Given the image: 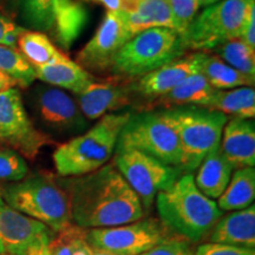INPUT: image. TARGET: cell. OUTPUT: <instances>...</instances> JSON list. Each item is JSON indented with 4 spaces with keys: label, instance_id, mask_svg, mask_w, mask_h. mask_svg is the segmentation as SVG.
<instances>
[{
    "label": "cell",
    "instance_id": "4",
    "mask_svg": "<svg viewBox=\"0 0 255 255\" xmlns=\"http://www.w3.org/2000/svg\"><path fill=\"white\" fill-rule=\"evenodd\" d=\"M5 202L21 214L59 233L72 223L66 190L44 174L26 176L19 182L0 186Z\"/></svg>",
    "mask_w": 255,
    "mask_h": 255
},
{
    "label": "cell",
    "instance_id": "13",
    "mask_svg": "<svg viewBox=\"0 0 255 255\" xmlns=\"http://www.w3.org/2000/svg\"><path fill=\"white\" fill-rule=\"evenodd\" d=\"M34 109L44 126L59 132H78L88 128L77 102L55 87H39L34 92Z\"/></svg>",
    "mask_w": 255,
    "mask_h": 255
},
{
    "label": "cell",
    "instance_id": "20",
    "mask_svg": "<svg viewBox=\"0 0 255 255\" xmlns=\"http://www.w3.org/2000/svg\"><path fill=\"white\" fill-rule=\"evenodd\" d=\"M34 72L39 81L46 83L50 87L71 91L73 95L79 94L95 81L90 72L68 56L46 65L36 66Z\"/></svg>",
    "mask_w": 255,
    "mask_h": 255
},
{
    "label": "cell",
    "instance_id": "14",
    "mask_svg": "<svg viewBox=\"0 0 255 255\" xmlns=\"http://www.w3.org/2000/svg\"><path fill=\"white\" fill-rule=\"evenodd\" d=\"M115 77L107 82L94 81L76 96L79 109L87 120L102 119L105 115L123 110L132 103L135 92L131 79Z\"/></svg>",
    "mask_w": 255,
    "mask_h": 255
},
{
    "label": "cell",
    "instance_id": "31",
    "mask_svg": "<svg viewBox=\"0 0 255 255\" xmlns=\"http://www.w3.org/2000/svg\"><path fill=\"white\" fill-rule=\"evenodd\" d=\"M56 0H19L24 23L33 31H52L55 21Z\"/></svg>",
    "mask_w": 255,
    "mask_h": 255
},
{
    "label": "cell",
    "instance_id": "6",
    "mask_svg": "<svg viewBox=\"0 0 255 255\" xmlns=\"http://www.w3.org/2000/svg\"><path fill=\"white\" fill-rule=\"evenodd\" d=\"M186 51L182 38L174 30L150 28L124 44L115 57L110 73L133 81L184 56Z\"/></svg>",
    "mask_w": 255,
    "mask_h": 255
},
{
    "label": "cell",
    "instance_id": "32",
    "mask_svg": "<svg viewBox=\"0 0 255 255\" xmlns=\"http://www.w3.org/2000/svg\"><path fill=\"white\" fill-rule=\"evenodd\" d=\"M28 175L26 161L12 149L0 146V183H13Z\"/></svg>",
    "mask_w": 255,
    "mask_h": 255
},
{
    "label": "cell",
    "instance_id": "10",
    "mask_svg": "<svg viewBox=\"0 0 255 255\" xmlns=\"http://www.w3.org/2000/svg\"><path fill=\"white\" fill-rule=\"evenodd\" d=\"M51 143L50 136L32 123L20 91L15 87L0 91V146L33 161L41 148Z\"/></svg>",
    "mask_w": 255,
    "mask_h": 255
},
{
    "label": "cell",
    "instance_id": "39",
    "mask_svg": "<svg viewBox=\"0 0 255 255\" xmlns=\"http://www.w3.org/2000/svg\"><path fill=\"white\" fill-rule=\"evenodd\" d=\"M85 1H94L97 2V4L103 5L108 11H120L122 9V0H85Z\"/></svg>",
    "mask_w": 255,
    "mask_h": 255
},
{
    "label": "cell",
    "instance_id": "33",
    "mask_svg": "<svg viewBox=\"0 0 255 255\" xmlns=\"http://www.w3.org/2000/svg\"><path fill=\"white\" fill-rule=\"evenodd\" d=\"M167 1L170 8L173 30L182 38L197 15L201 7L200 1L199 0H167Z\"/></svg>",
    "mask_w": 255,
    "mask_h": 255
},
{
    "label": "cell",
    "instance_id": "40",
    "mask_svg": "<svg viewBox=\"0 0 255 255\" xmlns=\"http://www.w3.org/2000/svg\"><path fill=\"white\" fill-rule=\"evenodd\" d=\"M13 87H15V83L11 78H8L7 76L4 75V73L0 72V91H4L6 89Z\"/></svg>",
    "mask_w": 255,
    "mask_h": 255
},
{
    "label": "cell",
    "instance_id": "19",
    "mask_svg": "<svg viewBox=\"0 0 255 255\" xmlns=\"http://www.w3.org/2000/svg\"><path fill=\"white\" fill-rule=\"evenodd\" d=\"M123 23L130 39L143 31L164 27L173 30L170 8L167 0H142L121 9Z\"/></svg>",
    "mask_w": 255,
    "mask_h": 255
},
{
    "label": "cell",
    "instance_id": "30",
    "mask_svg": "<svg viewBox=\"0 0 255 255\" xmlns=\"http://www.w3.org/2000/svg\"><path fill=\"white\" fill-rule=\"evenodd\" d=\"M216 56L237 71L255 78V49L241 39H232L214 50Z\"/></svg>",
    "mask_w": 255,
    "mask_h": 255
},
{
    "label": "cell",
    "instance_id": "35",
    "mask_svg": "<svg viewBox=\"0 0 255 255\" xmlns=\"http://www.w3.org/2000/svg\"><path fill=\"white\" fill-rule=\"evenodd\" d=\"M25 30L26 28L19 26L11 18L0 12V45L17 47L19 37Z\"/></svg>",
    "mask_w": 255,
    "mask_h": 255
},
{
    "label": "cell",
    "instance_id": "22",
    "mask_svg": "<svg viewBox=\"0 0 255 255\" xmlns=\"http://www.w3.org/2000/svg\"><path fill=\"white\" fill-rule=\"evenodd\" d=\"M195 180L196 187L203 195L219 199L231 181L233 168L223 156L220 146L210 151L199 165Z\"/></svg>",
    "mask_w": 255,
    "mask_h": 255
},
{
    "label": "cell",
    "instance_id": "17",
    "mask_svg": "<svg viewBox=\"0 0 255 255\" xmlns=\"http://www.w3.org/2000/svg\"><path fill=\"white\" fill-rule=\"evenodd\" d=\"M220 149L233 169L254 167V121L242 119H232L228 121L223 128Z\"/></svg>",
    "mask_w": 255,
    "mask_h": 255
},
{
    "label": "cell",
    "instance_id": "24",
    "mask_svg": "<svg viewBox=\"0 0 255 255\" xmlns=\"http://www.w3.org/2000/svg\"><path fill=\"white\" fill-rule=\"evenodd\" d=\"M205 109L231 115L233 119L253 120L255 116V91L251 87L216 90Z\"/></svg>",
    "mask_w": 255,
    "mask_h": 255
},
{
    "label": "cell",
    "instance_id": "44",
    "mask_svg": "<svg viewBox=\"0 0 255 255\" xmlns=\"http://www.w3.org/2000/svg\"><path fill=\"white\" fill-rule=\"evenodd\" d=\"M5 1H6V0H0V7H1V6L5 4Z\"/></svg>",
    "mask_w": 255,
    "mask_h": 255
},
{
    "label": "cell",
    "instance_id": "29",
    "mask_svg": "<svg viewBox=\"0 0 255 255\" xmlns=\"http://www.w3.org/2000/svg\"><path fill=\"white\" fill-rule=\"evenodd\" d=\"M0 72L21 88H27L36 81L34 68L19 52L17 47L0 45Z\"/></svg>",
    "mask_w": 255,
    "mask_h": 255
},
{
    "label": "cell",
    "instance_id": "43",
    "mask_svg": "<svg viewBox=\"0 0 255 255\" xmlns=\"http://www.w3.org/2000/svg\"><path fill=\"white\" fill-rule=\"evenodd\" d=\"M92 251H94V255H116L114 253H110V252H105V251H102V250H96V248H92Z\"/></svg>",
    "mask_w": 255,
    "mask_h": 255
},
{
    "label": "cell",
    "instance_id": "7",
    "mask_svg": "<svg viewBox=\"0 0 255 255\" xmlns=\"http://www.w3.org/2000/svg\"><path fill=\"white\" fill-rule=\"evenodd\" d=\"M253 8L255 0H221L208 6L196 15L184 33V47L207 53L240 38L247 15Z\"/></svg>",
    "mask_w": 255,
    "mask_h": 255
},
{
    "label": "cell",
    "instance_id": "36",
    "mask_svg": "<svg viewBox=\"0 0 255 255\" xmlns=\"http://www.w3.org/2000/svg\"><path fill=\"white\" fill-rule=\"evenodd\" d=\"M194 255H255V251L209 242V244L201 245L200 247H197L194 252Z\"/></svg>",
    "mask_w": 255,
    "mask_h": 255
},
{
    "label": "cell",
    "instance_id": "38",
    "mask_svg": "<svg viewBox=\"0 0 255 255\" xmlns=\"http://www.w3.org/2000/svg\"><path fill=\"white\" fill-rule=\"evenodd\" d=\"M53 234H55V233H49V234L40 237L33 245H32V247L28 250L26 255H50L49 244Z\"/></svg>",
    "mask_w": 255,
    "mask_h": 255
},
{
    "label": "cell",
    "instance_id": "42",
    "mask_svg": "<svg viewBox=\"0 0 255 255\" xmlns=\"http://www.w3.org/2000/svg\"><path fill=\"white\" fill-rule=\"evenodd\" d=\"M139 1H142V0H122V5H123L122 8L130 7V6H132L133 4H136V2H139Z\"/></svg>",
    "mask_w": 255,
    "mask_h": 255
},
{
    "label": "cell",
    "instance_id": "12",
    "mask_svg": "<svg viewBox=\"0 0 255 255\" xmlns=\"http://www.w3.org/2000/svg\"><path fill=\"white\" fill-rule=\"evenodd\" d=\"M130 40L120 11H108L94 37L77 55V64L88 72L110 73L115 57Z\"/></svg>",
    "mask_w": 255,
    "mask_h": 255
},
{
    "label": "cell",
    "instance_id": "8",
    "mask_svg": "<svg viewBox=\"0 0 255 255\" xmlns=\"http://www.w3.org/2000/svg\"><path fill=\"white\" fill-rule=\"evenodd\" d=\"M116 148L136 149L162 163L180 167L181 149L177 132L164 110H143L130 115Z\"/></svg>",
    "mask_w": 255,
    "mask_h": 255
},
{
    "label": "cell",
    "instance_id": "18",
    "mask_svg": "<svg viewBox=\"0 0 255 255\" xmlns=\"http://www.w3.org/2000/svg\"><path fill=\"white\" fill-rule=\"evenodd\" d=\"M212 244L228 245L248 250L255 248V207L232 212L221 216L210 231Z\"/></svg>",
    "mask_w": 255,
    "mask_h": 255
},
{
    "label": "cell",
    "instance_id": "28",
    "mask_svg": "<svg viewBox=\"0 0 255 255\" xmlns=\"http://www.w3.org/2000/svg\"><path fill=\"white\" fill-rule=\"evenodd\" d=\"M49 253L50 255H94V251L87 241L85 229L71 223L62 232L52 235Z\"/></svg>",
    "mask_w": 255,
    "mask_h": 255
},
{
    "label": "cell",
    "instance_id": "5",
    "mask_svg": "<svg viewBox=\"0 0 255 255\" xmlns=\"http://www.w3.org/2000/svg\"><path fill=\"white\" fill-rule=\"evenodd\" d=\"M177 132L181 149L180 169L193 173L210 151L220 146L227 116L200 107L163 109Z\"/></svg>",
    "mask_w": 255,
    "mask_h": 255
},
{
    "label": "cell",
    "instance_id": "23",
    "mask_svg": "<svg viewBox=\"0 0 255 255\" xmlns=\"http://www.w3.org/2000/svg\"><path fill=\"white\" fill-rule=\"evenodd\" d=\"M88 21L87 9L76 0H56L52 31L64 49H69Z\"/></svg>",
    "mask_w": 255,
    "mask_h": 255
},
{
    "label": "cell",
    "instance_id": "16",
    "mask_svg": "<svg viewBox=\"0 0 255 255\" xmlns=\"http://www.w3.org/2000/svg\"><path fill=\"white\" fill-rule=\"evenodd\" d=\"M49 233L53 232L12 208L0 195V255H26L32 245Z\"/></svg>",
    "mask_w": 255,
    "mask_h": 255
},
{
    "label": "cell",
    "instance_id": "37",
    "mask_svg": "<svg viewBox=\"0 0 255 255\" xmlns=\"http://www.w3.org/2000/svg\"><path fill=\"white\" fill-rule=\"evenodd\" d=\"M239 39L245 41L252 49H255V8L248 13Z\"/></svg>",
    "mask_w": 255,
    "mask_h": 255
},
{
    "label": "cell",
    "instance_id": "41",
    "mask_svg": "<svg viewBox=\"0 0 255 255\" xmlns=\"http://www.w3.org/2000/svg\"><path fill=\"white\" fill-rule=\"evenodd\" d=\"M200 1V6H206V7H208L210 5H214L216 2L221 1V0H199Z\"/></svg>",
    "mask_w": 255,
    "mask_h": 255
},
{
    "label": "cell",
    "instance_id": "3",
    "mask_svg": "<svg viewBox=\"0 0 255 255\" xmlns=\"http://www.w3.org/2000/svg\"><path fill=\"white\" fill-rule=\"evenodd\" d=\"M130 115L129 111L105 115L84 133L57 146L52 158L59 176H83L108 164Z\"/></svg>",
    "mask_w": 255,
    "mask_h": 255
},
{
    "label": "cell",
    "instance_id": "26",
    "mask_svg": "<svg viewBox=\"0 0 255 255\" xmlns=\"http://www.w3.org/2000/svg\"><path fill=\"white\" fill-rule=\"evenodd\" d=\"M200 73L215 90L254 87L255 78L237 71L216 55H207L201 63Z\"/></svg>",
    "mask_w": 255,
    "mask_h": 255
},
{
    "label": "cell",
    "instance_id": "15",
    "mask_svg": "<svg viewBox=\"0 0 255 255\" xmlns=\"http://www.w3.org/2000/svg\"><path fill=\"white\" fill-rule=\"evenodd\" d=\"M205 56V52H194L171 60L152 72L146 73L143 77L133 79L132 90L136 96H141L152 103L170 92L190 76L199 73Z\"/></svg>",
    "mask_w": 255,
    "mask_h": 255
},
{
    "label": "cell",
    "instance_id": "9",
    "mask_svg": "<svg viewBox=\"0 0 255 255\" xmlns=\"http://www.w3.org/2000/svg\"><path fill=\"white\" fill-rule=\"evenodd\" d=\"M114 165L141 200L144 209L154 203L159 191L168 189L183 173L136 149L116 148Z\"/></svg>",
    "mask_w": 255,
    "mask_h": 255
},
{
    "label": "cell",
    "instance_id": "21",
    "mask_svg": "<svg viewBox=\"0 0 255 255\" xmlns=\"http://www.w3.org/2000/svg\"><path fill=\"white\" fill-rule=\"evenodd\" d=\"M215 91V89L199 72L190 76L163 97L152 102L149 110L157 107H163L164 109L180 107L206 108Z\"/></svg>",
    "mask_w": 255,
    "mask_h": 255
},
{
    "label": "cell",
    "instance_id": "34",
    "mask_svg": "<svg viewBox=\"0 0 255 255\" xmlns=\"http://www.w3.org/2000/svg\"><path fill=\"white\" fill-rule=\"evenodd\" d=\"M139 255H194V251L182 239L169 237L157 246Z\"/></svg>",
    "mask_w": 255,
    "mask_h": 255
},
{
    "label": "cell",
    "instance_id": "11",
    "mask_svg": "<svg viewBox=\"0 0 255 255\" xmlns=\"http://www.w3.org/2000/svg\"><path fill=\"white\" fill-rule=\"evenodd\" d=\"M92 248L116 255H139L169 238L165 226L154 218L110 228L85 229Z\"/></svg>",
    "mask_w": 255,
    "mask_h": 255
},
{
    "label": "cell",
    "instance_id": "1",
    "mask_svg": "<svg viewBox=\"0 0 255 255\" xmlns=\"http://www.w3.org/2000/svg\"><path fill=\"white\" fill-rule=\"evenodd\" d=\"M72 221L83 229L110 228L144 216L141 200L114 164L66 182Z\"/></svg>",
    "mask_w": 255,
    "mask_h": 255
},
{
    "label": "cell",
    "instance_id": "25",
    "mask_svg": "<svg viewBox=\"0 0 255 255\" xmlns=\"http://www.w3.org/2000/svg\"><path fill=\"white\" fill-rule=\"evenodd\" d=\"M255 199V169L247 167L237 169L231 177L227 188L218 199L221 210L237 212L253 205Z\"/></svg>",
    "mask_w": 255,
    "mask_h": 255
},
{
    "label": "cell",
    "instance_id": "2",
    "mask_svg": "<svg viewBox=\"0 0 255 255\" xmlns=\"http://www.w3.org/2000/svg\"><path fill=\"white\" fill-rule=\"evenodd\" d=\"M161 222L190 242H197L221 219L222 210L214 200L203 195L193 174L184 173L171 187L156 195Z\"/></svg>",
    "mask_w": 255,
    "mask_h": 255
},
{
    "label": "cell",
    "instance_id": "27",
    "mask_svg": "<svg viewBox=\"0 0 255 255\" xmlns=\"http://www.w3.org/2000/svg\"><path fill=\"white\" fill-rule=\"evenodd\" d=\"M17 49L33 68L53 63L66 56L45 33L27 28L19 37Z\"/></svg>",
    "mask_w": 255,
    "mask_h": 255
}]
</instances>
